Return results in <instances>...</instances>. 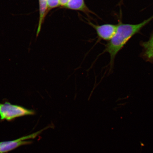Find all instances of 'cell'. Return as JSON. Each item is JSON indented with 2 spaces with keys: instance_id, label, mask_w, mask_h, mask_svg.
Segmentation results:
<instances>
[{
  "instance_id": "obj_1",
  "label": "cell",
  "mask_w": 153,
  "mask_h": 153,
  "mask_svg": "<svg viewBox=\"0 0 153 153\" xmlns=\"http://www.w3.org/2000/svg\"><path fill=\"white\" fill-rule=\"evenodd\" d=\"M153 19V15L140 23L137 24H117L116 33L105 46L104 52H108L110 55V70L108 74L113 72L115 58L130 39L138 33L142 29Z\"/></svg>"
},
{
  "instance_id": "obj_2",
  "label": "cell",
  "mask_w": 153,
  "mask_h": 153,
  "mask_svg": "<svg viewBox=\"0 0 153 153\" xmlns=\"http://www.w3.org/2000/svg\"><path fill=\"white\" fill-rule=\"evenodd\" d=\"M35 111L28 109L8 102L0 104V119L10 121L15 118L26 116L33 115Z\"/></svg>"
},
{
  "instance_id": "obj_3",
  "label": "cell",
  "mask_w": 153,
  "mask_h": 153,
  "mask_svg": "<svg viewBox=\"0 0 153 153\" xmlns=\"http://www.w3.org/2000/svg\"><path fill=\"white\" fill-rule=\"evenodd\" d=\"M54 127L53 124H50L40 131L30 134L21 137L18 139L11 141L0 142V153H7L19 147L31 144L32 141L28 140L35 139L45 130L49 128H54Z\"/></svg>"
},
{
  "instance_id": "obj_4",
  "label": "cell",
  "mask_w": 153,
  "mask_h": 153,
  "mask_svg": "<svg viewBox=\"0 0 153 153\" xmlns=\"http://www.w3.org/2000/svg\"><path fill=\"white\" fill-rule=\"evenodd\" d=\"M89 24L94 29L99 39L109 41L116 33L117 25L105 24L101 25H96L91 22Z\"/></svg>"
},
{
  "instance_id": "obj_5",
  "label": "cell",
  "mask_w": 153,
  "mask_h": 153,
  "mask_svg": "<svg viewBox=\"0 0 153 153\" xmlns=\"http://www.w3.org/2000/svg\"><path fill=\"white\" fill-rule=\"evenodd\" d=\"M143 51L141 57L146 62L153 64V34L148 41L141 43Z\"/></svg>"
},
{
  "instance_id": "obj_6",
  "label": "cell",
  "mask_w": 153,
  "mask_h": 153,
  "mask_svg": "<svg viewBox=\"0 0 153 153\" xmlns=\"http://www.w3.org/2000/svg\"><path fill=\"white\" fill-rule=\"evenodd\" d=\"M64 7L72 10L81 11L86 14L93 13L86 5L85 0H70Z\"/></svg>"
},
{
  "instance_id": "obj_7",
  "label": "cell",
  "mask_w": 153,
  "mask_h": 153,
  "mask_svg": "<svg viewBox=\"0 0 153 153\" xmlns=\"http://www.w3.org/2000/svg\"><path fill=\"white\" fill-rule=\"evenodd\" d=\"M39 18L37 32V37L41 32L42 25L48 14L47 0H39Z\"/></svg>"
},
{
  "instance_id": "obj_8",
  "label": "cell",
  "mask_w": 153,
  "mask_h": 153,
  "mask_svg": "<svg viewBox=\"0 0 153 153\" xmlns=\"http://www.w3.org/2000/svg\"><path fill=\"white\" fill-rule=\"evenodd\" d=\"M60 6V0H47L48 12Z\"/></svg>"
},
{
  "instance_id": "obj_9",
  "label": "cell",
  "mask_w": 153,
  "mask_h": 153,
  "mask_svg": "<svg viewBox=\"0 0 153 153\" xmlns=\"http://www.w3.org/2000/svg\"><path fill=\"white\" fill-rule=\"evenodd\" d=\"M69 1L70 0H60V6L64 7Z\"/></svg>"
}]
</instances>
